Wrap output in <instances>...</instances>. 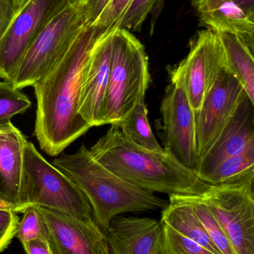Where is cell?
I'll list each match as a JSON object with an SVG mask.
<instances>
[{
  "mask_svg": "<svg viewBox=\"0 0 254 254\" xmlns=\"http://www.w3.org/2000/svg\"><path fill=\"white\" fill-rule=\"evenodd\" d=\"M89 0H72L71 1H73V2L76 3L78 6L79 7H83L85 8L86 7L87 3L89 2Z\"/></svg>",
  "mask_w": 254,
  "mask_h": 254,
  "instance_id": "obj_35",
  "label": "cell"
},
{
  "mask_svg": "<svg viewBox=\"0 0 254 254\" xmlns=\"http://www.w3.org/2000/svg\"><path fill=\"white\" fill-rule=\"evenodd\" d=\"M23 217L19 221L16 236L22 244L37 239H46V226L43 218L37 207H27L23 212Z\"/></svg>",
  "mask_w": 254,
  "mask_h": 254,
  "instance_id": "obj_25",
  "label": "cell"
},
{
  "mask_svg": "<svg viewBox=\"0 0 254 254\" xmlns=\"http://www.w3.org/2000/svg\"><path fill=\"white\" fill-rule=\"evenodd\" d=\"M69 0H30L0 39V78L10 80L22 55L46 22Z\"/></svg>",
  "mask_w": 254,
  "mask_h": 254,
  "instance_id": "obj_12",
  "label": "cell"
},
{
  "mask_svg": "<svg viewBox=\"0 0 254 254\" xmlns=\"http://www.w3.org/2000/svg\"><path fill=\"white\" fill-rule=\"evenodd\" d=\"M163 226L164 231L163 254H216L169 227L165 225Z\"/></svg>",
  "mask_w": 254,
  "mask_h": 254,
  "instance_id": "obj_26",
  "label": "cell"
},
{
  "mask_svg": "<svg viewBox=\"0 0 254 254\" xmlns=\"http://www.w3.org/2000/svg\"><path fill=\"white\" fill-rule=\"evenodd\" d=\"M132 0H110L91 26L101 34L107 32L122 17Z\"/></svg>",
  "mask_w": 254,
  "mask_h": 254,
  "instance_id": "obj_27",
  "label": "cell"
},
{
  "mask_svg": "<svg viewBox=\"0 0 254 254\" xmlns=\"http://www.w3.org/2000/svg\"><path fill=\"white\" fill-rule=\"evenodd\" d=\"M16 212L0 210V253L4 252L16 236L19 224Z\"/></svg>",
  "mask_w": 254,
  "mask_h": 254,
  "instance_id": "obj_28",
  "label": "cell"
},
{
  "mask_svg": "<svg viewBox=\"0 0 254 254\" xmlns=\"http://www.w3.org/2000/svg\"><path fill=\"white\" fill-rule=\"evenodd\" d=\"M177 199L185 201L192 206L194 211L199 218L207 234L214 243L221 254H235L232 247L214 216L207 206L200 199L198 195H170Z\"/></svg>",
  "mask_w": 254,
  "mask_h": 254,
  "instance_id": "obj_22",
  "label": "cell"
},
{
  "mask_svg": "<svg viewBox=\"0 0 254 254\" xmlns=\"http://www.w3.org/2000/svg\"><path fill=\"white\" fill-rule=\"evenodd\" d=\"M0 210H12V211L16 212V213H23L24 210L19 206L7 201L4 198L0 196Z\"/></svg>",
  "mask_w": 254,
  "mask_h": 254,
  "instance_id": "obj_32",
  "label": "cell"
},
{
  "mask_svg": "<svg viewBox=\"0 0 254 254\" xmlns=\"http://www.w3.org/2000/svg\"><path fill=\"white\" fill-rule=\"evenodd\" d=\"M89 151L116 176L149 192L201 195L210 187L170 154L133 143L116 125H111Z\"/></svg>",
  "mask_w": 254,
  "mask_h": 254,
  "instance_id": "obj_2",
  "label": "cell"
},
{
  "mask_svg": "<svg viewBox=\"0 0 254 254\" xmlns=\"http://www.w3.org/2000/svg\"><path fill=\"white\" fill-rule=\"evenodd\" d=\"M26 141L22 131L11 122L0 125V196L24 211L19 200Z\"/></svg>",
  "mask_w": 254,
  "mask_h": 254,
  "instance_id": "obj_16",
  "label": "cell"
},
{
  "mask_svg": "<svg viewBox=\"0 0 254 254\" xmlns=\"http://www.w3.org/2000/svg\"><path fill=\"white\" fill-rule=\"evenodd\" d=\"M27 254H52L47 241L37 239L22 244Z\"/></svg>",
  "mask_w": 254,
  "mask_h": 254,
  "instance_id": "obj_31",
  "label": "cell"
},
{
  "mask_svg": "<svg viewBox=\"0 0 254 254\" xmlns=\"http://www.w3.org/2000/svg\"><path fill=\"white\" fill-rule=\"evenodd\" d=\"M169 204L161 212L163 225L201 245L207 250L221 254L190 204L169 195Z\"/></svg>",
  "mask_w": 254,
  "mask_h": 254,
  "instance_id": "obj_19",
  "label": "cell"
},
{
  "mask_svg": "<svg viewBox=\"0 0 254 254\" xmlns=\"http://www.w3.org/2000/svg\"><path fill=\"white\" fill-rule=\"evenodd\" d=\"M216 34L223 48L227 66L238 79L254 104V44L234 33L216 32Z\"/></svg>",
  "mask_w": 254,
  "mask_h": 254,
  "instance_id": "obj_18",
  "label": "cell"
},
{
  "mask_svg": "<svg viewBox=\"0 0 254 254\" xmlns=\"http://www.w3.org/2000/svg\"><path fill=\"white\" fill-rule=\"evenodd\" d=\"M225 64V54L219 37L216 33L207 28L198 32L186 58L171 68L170 74L181 82L195 114L201 110L206 95Z\"/></svg>",
  "mask_w": 254,
  "mask_h": 254,
  "instance_id": "obj_8",
  "label": "cell"
},
{
  "mask_svg": "<svg viewBox=\"0 0 254 254\" xmlns=\"http://www.w3.org/2000/svg\"><path fill=\"white\" fill-rule=\"evenodd\" d=\"M30 0H11L12 4L14 7L16 14H19L28 4Z\"/></svg>",
  "mask_w": 254,
  "mask_h": 254,
  "instance_id": "obj_34",
  "label": "cell"
},
{
  "mask_svg": "<svg viewBox=\"0 0 254 254\" xmlns=\"http://www.w3.org/2000/svg\"><path fill=\"white\" fill-rule=\"evenodd\" d=\"M192 4L203 26L216 33L239 34L254 44V13L235 0H192Z\"/></svg>",
  "mask_w": 254,
  "mask_h": 254,
  "instance_id": "obj_17",
  "label": "cell"
},
{
  "mask_svg": "<svg viewBox=\"0 0 254 254\" xmlns=\"http://www.w3.org/2000/svg\"><path fill=\"white\" fill-rule=\"evenodd\" d=\"M104 232L112 254L164 253V226L156 219L117 216Z\"/></svg>",
  "mask_w": 254,
  "mask_h": 254,
  "instance_id": "obj_14",
  "label": "cell"
},
{
  "mask_svg": "<svg viewBox=\"0 0 254 254\" xmlns=\"http://www.w3.org/2000/svg\"><path fill=\"white\" fill-rule=\"evenodd\" d=\"M116 126L125 137L140 147L154 152H165L157 140L149 124L145 97L138 100L131 113Z\"/></svg>",
  "mask_w": 254,
  "mask_h": 254,
  "instance_id": "obj_21",
  "label": "cell"
},
{
  "mask_svg": "<svg viewBox=\"0 0 254 254\" xmlns=\"http://www.w3.org/2000/svg\"><path fill=\"white\" fill-rule=\"evenodd\" d=\"M70 1H72V0H70Z\"/></svg>",
  "mask_w": 254,
  "mask_h": 254,
  "instance_id": "obj_36",
  "label": "cell"
},
{
  "mask_svg": "<svg viewBox=\"0 0 254 254\" xmlns=\"http://www.w3.org/2000/svg\"><path fill=\"white\" fill-rule=\"evenodd\" d=\"M110 63L111 33H100L85 64L79 95V114L91 128L104 125Z\"/></svg>",
  "mask_w": 254,
  "mask_h": 254,
  "instance_id": "obj_13",
  "label": "cell"
},
{
  "mask_svg": "<svg viewBox=\"0 0 254 254\" xmlns=\"http://www.w3.org/2000/svg\"><path fill=\"white\" fill-rule=\"evenodd\" d=\"M171 83L161 105L164 151L195 173L198 168L195 113L180 80L170 74Z\"/></svg>",
  "mask_w": 254,
  "mask_h": 254,
  "instance_id": "obj_10",
  "label": "cell"
},
{
  "mask_svg": "<svg viewBox=\"0 0 254 254\" xmlns=\"http://www.w3.org/2000/svg\"><path fill=\"white\" fill-rule=\"evenodd\" d=\"M36 207L44 222L52 254H110L105 234L95 220H82L53 209Z\"/></svg>",
  "mask_w": 254,
  "mask_h": 254,
  "instance_id": "obj_11",
  "label": "cell"
},
{
  "mask_svg": "<svg viewBox=\"0 0 254 254\" xmlns=\"http://www.w3.org/2000/svg\"><path fill=\"white\" fill-rule=\"evenodd\" d=\"M17 14L11 0H0V39L13 23Z\"/></svg>",
  "mask_w": 254,
  "mask_h": 254,
  "instance_id": "obj_29",
  "label": "cell"
},
{
  "mask_svg": "<svg viewBox=\"0 0 254 254\" xmlns=\"http://www.w3.org/2000/svg\"><path fill=\"white\" fill-rule=\"evenodd\" d=\"M31 106L28 97L11 82L0 81V125L8 123L13 116L25 113Z\"/></svg>",
  "mask_w": 254,
  "mask_h": 254,
  "instance_id": "obj_23",
  "label": "cell"
},
{
  "mask_svg": "<svg viewBox=\"0 0 254 254\" xmlns=\"http://www.w3.org/2000/svg\"><path fill=\"white\" fill-rule=\"evenodd\" d=\"M246 97L244 88L225 64L216 83L206 95L201 110L195 114L198 164L211 149Z\"/></svg>",
  "mask_w": 254,
  "mask_h": 254,
  "instance_id": "obj_9",
  "label": "cell"
},
{
  "mask_svg": "<svg viewBox=\"0 0 254 254\" xmlns=\"http://www.w3.org/2000/svg\"><path fill=\"white\" fill-rule=\"evenodd\" d=\"M110 0H89L85 7V18L89 25L96 20Z\"/></svg>",
  "mask_w": 254,
  "mask_h": 254,
  "instance_id": "obj_30",
  "label": "cell"
},
{
  "mask_svg": "<svg viewBox=\"0 0 254 254\" xmlns=\"http://www.w3.org/2000/svg\"><path fill=\"white\" fill-rule=\"evenodd\" d=\"M158 0H132L122 17L107 32L110 34L118 28H125L128 31H140L148 15Z\"/></svg>",
  "mask_w": 254,
  "mask_h": 254,
  "instance_id": "obj_24",
  "label": "cell"
},
{
  "mask_svg": "<svg viewBox=\"0 0 254 254\" xmlns=\"http://www.w3.org/2000/svg\"><path fill=\"white\" fill-rule=\"evenodd\" d=\"M99 31L90 26L80 41L32 87L37 100L34 136L40 149L58 156L90 126L79 114L82 74Z\"/></svg>",
  "mask_w": 254,
  "mask_h": 254,
  "instance_id": "obj_1",
  "label": "cell"
},
{
  "mask_svg": "<svg viewBox=\"0 0 254 254\" xmlns=\"http://www.w3.org/2000/svg\"><path fill=\"white\" fill-rule=\"evenodd\" d=\"M251 179H254V145L242 153L224 160L202 182L208 185H222Z\"/></svg>",
  "mask_w": 254,
  "mask_h": 254,
  "instance_id": "obj_20",
  "label": "cell"
},
{
  "mask_svg": "<svg viewBox=\"0 0 254 254\" xmlns=\"http://www.w3.org/2000/svg\"><path fill=\"white\" fill-rule=\"evenodd\" d=\"M254 106L246 97L211 149L201 160L195 174L201 181L224 160L254 146Z\"/></svg>",
  "mask_w": 254,
  "mask_h": 254,
  "instance_id": "obj_15",
  "label": "cell"
},
{
  "mask_svg": "<svg viewBox=\"0 0 254 254\" xmlns=\"http://www.w3.org/2000/svg\"><path fill=\"white\" fill-rule=\"evenodd\" d=\"M19 204L64 212L82 220H95L83 192L53 164L48 162L31 142L23 149V170Z\"/></svg>",
  "mask_w": 254,
  "mask_h": 254,
  "instance_id": "obj_6",
  "label": "cell"
},
{
  "mask_svg": "<svg viewBox=\"0 0 254 254\" xmlns=\"http://www.w3.org/2000/svg\"><path fill=\"white\" fill-rule=\"evenodd\" d=\"M235 1L249 13H254V0H235Z\"/></svg>",
  "mask_w": 254,
  "mask_h": 254,
  "instance_id": "obj_33",
  "label": "cell"
},
{
  "mask_svg": "<svg viewBox=\"0 0 254 254\" xmlns=\"http://www.w3.org/2000/svg\"><path fill=\"white\" fill-rule=\"evenodd\" d=\"M89 27L85 8L69 0L33 39L9 81L19 90L32 86L79 43Z\"/></svg>",
  "mask_w": 254,
  "mask_h": 254,
  "instance_id": "obj_4",
  "label": "cell"
},
{
  "mask_svg": "<svg viewBox=\"0 0 254 254\" xmlns=\"http://www.w3.org/2000/svg\"><path fill=\"white\" fill-rule=\"evenodd\" d=\"M52 164L83 192L103 231L113 218L122 213L163 210L169 204L116 176L97 161L85 145L76 153L55 158Z\"/></svg>",
  "mask_w": 254,
  "mask_h": 254,
  "instance_id": "obj_3",
  "label": "cell"
},
{
  "mask_svg": "<svg viewBox=\"0 0 254 254\" xmlns=\"http://www.w3.org/2000/svg\"><path fill=\"white\" fill-rule=\"evenodd\" d=\"M111 33V63L104 125H117L131 113L150 83L149 59L143 43L128 30Z\"/></svg>",
  "mask_w": 254,
  "mask_h": 254,
  "instance_id": "obj_5",
  "label": "cell"
},
{
  "mask_svg": "<svg viewBox=\"0 0 254 254\" xmlns=\"http://www.w3.org/2000/svg\"><path fill=\"white\" fill-rule=\"evenodd\" d=\"M254 179L210 185L200 199L226 235L235 254H254Z\"/></svg>",
  "mask_w": 254,
  "mask_h": 254,
  "instance_id": "obj_7",
  "label": "cell"
}]
</instances>
